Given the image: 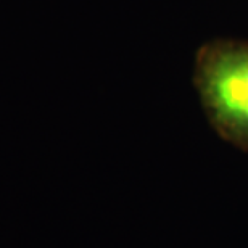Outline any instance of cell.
<instances>
[{
  "instance_id": "6da1fadb",
  "label": "cell",
  "mask_w": 248,
  "mask_h": 248,
  "mask_svg": "<svg viewBox=\"0 0 248 248\" xmlns=\"http://www.w3.org/2000/svg\"><path fill=\"white\" fill-rule=\"evenodd\" d=\"M193 79L217 126L248 140V42H206L197 52Z\"/></svg>"
}]
</instances>
